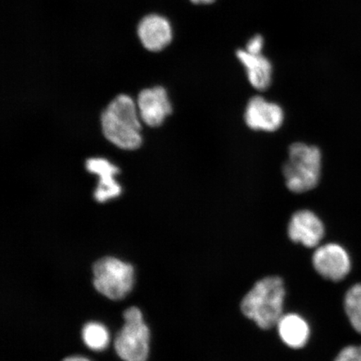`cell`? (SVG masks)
Returning <instances> with one entry per match:
<instances>
[{"instance_id": "cell-1", "label": "cell", "mask_w": 361, "mask_h": 361, "mask_svg": "<svg viewBox=\"0 0 361 361\" xmlns=\"http://www.w3.org/2000/svg\"><path fill=\"white\" fill-rule=\"evenodd\" d=\"M286 288L282 279L266 277L257 282L243 298L241 310L261 329L277 326L283 316Z\"/></svg>"}, {"instance_id": "cell-2", "label": "cell", "mask_w": 361, "mask_h": 361, "mask_svg": "<svg viewBox=\"0 0 361 361\" xmlns=\"http://www.w3.org/2000/svg\"><path fill=\"white\" fill-rule=\"evenodd\" d=\"M103 134L108 141L124 150H135L142 144L137 107L132 98L119 94L103 111Z\"/></svg>"}, {"instance_id": "cell-3", "label": "cell", "mask_w": 361, "mask_h": 361, "mask_svg": "<svg viewBox=\"0 0 361 361\" xmlns=\"http://www.w3.org/2000/svg\"><path fill=\"white\" fill-rule=\"evenodd\" d=\"M322 159L319 148L300 142L293 144L283 166L287 188L295 193L312 190L322 175Z\"/></svg>"}, {"instance_id": "cell-4", "label": "cell", "mask_w": 361, "mask_h": 361, "mask_svg": "<svg viewBox=\"0 0 361 361\" xmlns=\"http://www.w3.org/2000/svg\"><path fill=\"white\" fill-rule=\"evenodd\" d=\"M93 273L94 288L108 299L120 300L133 290L134 269L123 261L105 257L94 264Z\"/></svg>"}, {"instance_id": "cell-5", "label": "cell", "mask_w": 361, "mask_h": 361, "mask_svg": "<svg viewBox=\"0 0 361 361\" xmlns=\"http://www.w3.org/2000/svg\"><path fill=\"white\" fill-rule=\"evenodd\" d=\"M125 324L115 341L116 354L124 361H147L150 331L137 307H130L123 314Z\"/></svg>"}, {"instance_id": "cell-6", "label": "cell", "mask_w": 361, "mask_h": 361, "mask_svg": "<svg viewBox=\"0 0 361 361\" xmlns=\"http://www.w3.org/2000/svg\"><path fill=\"white\" fill-rule=\"evenodd\" d=\"M137 35L144 49L151 53H159L173 42V25L168 17L158 13H147L138 22Z\"/></svg>"}, {"instance_id": "cell-7", "label": "cell", "mask_w": 361, "mask_h": 361, "mask_svg": "<svg viewBox=\"0 0 361 361\" xmlns=\"http://www.w3.org/2000/svg\"><path fill=\"white\" fill-rule=\"evenodd\" d=\"M313 264L322 277L335 282L344 279L351 269L348 252L336 243L318 247L313 255Z\"/></svg>"}, {"instance_id": "cell-8", "label": "cell", "mask_w": 361, "mask_h": 361, "mask_svg": "<svg viewBox=\"0 0 361 361\" xmlns=\"http://www.w3.org/2000/svg\"><path fill=\"white\" fill-rule=\"evenodd\" d=\"M137 106L142 120L151 128L161 126L173 111L168 93L161 87L142 90Z\"/></svg>"}, {"instance_id": "cell-9", "label": "cell", "mask_w": 361, "mask_h": 361, "mask_svg": "<svg viewBox=\"0 0 361 361\" xmlns=\"http://www.w3.org/2000/svg\"><path fill=\"white\" fill-rule=\"evenodd\" d=\"M245 117L248 128L274 132L283 124V111L277 104L269 102L261 97H255L248 102Z\"/></svg>"}, {"instance_id": "cell-10", "label": "cell", "mask_w": 361, "mask_h": 361, "mask_svg": "<svg viewBox=\"0 0 361 361\" xmlns=\"http://www.w3.org/2000/svg\"><path fill=\"white\" fill-rule=\"evenodd\" d=\"M288 233L293 242L314 247L322 240L324 227L317 215L309 210H301L292 216Z\"/></svg>"}, {"instance_id": "cell-11", "label": "cell", "mask_w": 361, "mask_h": 361, "mask_svg": "<svg viewBox=\"0 0 361 361\" xmlns=\"http://www.w3.org/2000/svg\"><path fill=\"white\" fill-rule=\"evenodd\" d=\"M87 169L100 177L94 191V198L97 202H105L120 195L121 188L114 178L119 173L116 166L103 158H90L87 161Z\"/></svg>"}, {"instance_id": "cell-12", "label": "cell", "mask_w": 361, "mask_h": 361, "mask_svg": "<svg viewBox=\"0 0 361 361\" xmlns=\"http://www.w3.org/2000/svg\"><path fill=\"white\" fill-rule=\"evenodd\" d=\"M237 56L243 66L245 67L247 78L252 87L263 92L269 87L272 81V65L262 54L260 55H252L239 49Z\"/></svg>"}, {"instance_id": "cell-13", "label": "cell", "mask_w": 361, "mask_h": 361, "mask_svg": "<svg viewBox=\"0 0 361 361\" xmlns=\"http://www.w3.org/2000/svg\"><path fill=\"white\" fill-rule=\"evenodd\" d=\"M278 332L281 340L293 349L304 347L310 338L308 323L296 314H283L277 324Z\"/></svg>"}, {"instance_id": "cell-14", "label": "cell", "mask_w": 361, "mask_h": 361, "mask_svg": "<svg viewBox=\"0 0 361 361\" xmlns=\"http://www.w3.org/2000/svg\"><path fill=\"white\" fill-rule=\"evenodd\" d=\"M85 344L90 350L101 351L105 350L109 344L110 335L103 324L97 322H90L85 324L82 331Z\"/></svg>"}, {"instance_id": "cell-15", "label": "cell", "mask_w": 361, "mask_h": 361, "mask_svg": "<svg viewBox=\"0 0 361 361\" xmlns=\"http://www.w3.org/2000/svg\"><path fill=\"white\" fill-rule=\"evenodd\" d=\"M345 310L352 327L361 334V283L355 284L347 291Z\"/></svg>"}, {"instance_id": "cell-16", "label": "cell", "mask_w": 361, "mask_h": 361, "mask_svg": "<svg viewBox=\"0 0 361 361\" xmlns=\"http://www.w3.org/2000/svg\"><path fill=\"white\" fill-rule=\"evenodd\" d=\"M335 361H361V345H350L341 350Z\"/></svg>"}, {"instance_id": "cell-17", "label": "cell", "mask_w": 361, "mask_h": 361, "mask_svg": "<svg viewBox=\"0 0 361 361\" xmlns=\"http://www.w3.org/2000/svg\"><path fill=\"white\" fill-rule=\"evenodd\" d=\"M264 47V38L257 35L250 39L246 45L245 51L252 55H260Z\"/></svg>"}, {"instance_id": "cell-18", "label": "cell", "mask_w": 361, "mask_h": 361, "mask_svg": "<svg viewBox=\"0 0 361 361\" xmlns=\"http://www.w3.org/2000/svg\"><path fill=\"white\" fill-rule=\"evenodd\" d=\"M63 361H90L87 358L82 357V356H71V357H67Z\"/></svg>"}, {"instance_id": "cell-19", "label": "cell", "mask_w": 361, "mask_h": 361, "mask_svg": "<svg viewBox=\"0 0 361 361\" xmlns=\"http://www.w3.org/2000/svg\"><path fill=\"white\" fill-rule=\"evenodd\" d=\"M193 4H209L215 2V0H190Z\"/></svg>"}]
</instances>
